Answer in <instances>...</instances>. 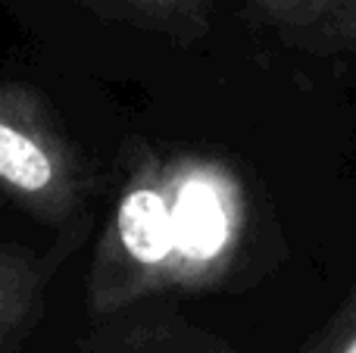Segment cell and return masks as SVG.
I'll use <instances>...</instances> for the list:
<instances>
[{
	"label": "cell",
	"mask_w": 356,
	"mask_h": 353,
	"mask_svg": "<svg viewBox=\"0 0 356 353\" xmlns=\"http://www.w3.org/2000/svg\"><path fill=\"white\" fill-rule=\"evenodd\" d=\"M316 44L334 50H356V0H347L334 16H328L319 28L313 31Z\"/></svg>",
	"instance_id": "8992f818"
},
{
	"label": "cell",
	"mask_w": 356,
	"mask_h": 353,
	"mask_svg": "<svg viewBox=\"0 0 356 353\" xmlns=\"http://www.w3.org/2000/svg\"><path fill=\"white\" fill-rule=\"evenodd\" d=\"M0 194L47 225L81 210L88 172L54 106L25 81L0 79Z\"/></svg>",
	"instance_id": "7a4b0ae2"
},
{
	"label": "cell",
	"mask_w": 356,
	"mask_h": 353,
	"mask_svg": "<svg viewBox=\"0 0 356 353\" xmlns=\"http://www.w3.org/2000/svg\"><path fill=\"white\" fill-rule=\"evenodd\" d=\"M307 353H356V304L347 306Z\"/></svg>",
	"instance_id": "52a82bcc"
},
{
	"label": "cell",
	"mask_w": 356,
	"mask_h": 353,
	"mask_svg": "<svg viewBox=\"0 0 356 353\" xmlns=\"http://www.w3.org/2000/svg\"><path fill=\"white\" fill-rule=\"evenodd\" d=\"M257 13L288 28L316 31L328 16L341 10L347 0H247Z\"/></svg>",
	"instance_id": "5b68a950"
},
{
	"label": "cell",
	"mask_w": 356,
	"mask_h": 353,
	"mask_svg": "<svg viewBox=\"0 0 356 353\" xmlns=\"http://www.w3.org/2000/svg\"><path fill=\"white\" fill-rule=\"evenodd\" d=\"M44 304V269L25 250L0 241V350L35 325Z\"/></svg>",
	"instance_id": "3957f363"
},
{
	"label": "cell",
	"mask_w": 356,
	"mask_h": 353,
	"mask_svg": "<svg viewBox=\"0 0 356 353\" xmlns=\"http://www.w3.org/2000/svg\"><path fill=\"white\" fill-rule=\"evenodd\" d=\"M106 3L144 28H154L175 41H197L207 35L213 16V0H106Z\"/></svg>",
	"instance_id": "277c9868"
},
{
	"label": "cell",
	"mask_w": 356,
	"mask_h": 353,
	"mask_svg": "<svg viewBox=\"0 0 356 353\" xmlns=\"http://www.w3.org/2000/svg\"><path fill=\"white\" fill-rule=\"evenodd\" d=\"M253 225L250 191L225 156L191 147H141L97 238L88 272L94 316L144 300L228 285Z\"/></svg>",
	"instance_id": "6da1fadb"
}]
</instances>
